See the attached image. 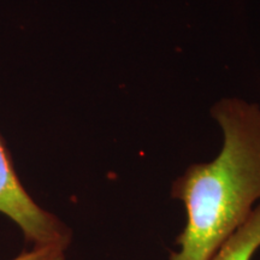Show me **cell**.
Wrapping results in <instances>:
<instances>
[{
  "label": "cell",
  "instance_id": "obj_4",
  "mask_svg": "<svg viewBox=\"0 0 260 260\" xmlns=\"http://www.w3.org/2000/svg\"><path fill=\"white\" fill-rule=\"evenodd\" d=\"M67 252L59 246L30 247L10 260H67Z\"/></svg>",
  "mask_w": 260,
  "mask_h": 260
},
{
  "label": "cell",
  "instance_id": "obj_2",
  "mask_svg": "<svg viewBox=\"0 0 260 260\" xmlns=\"http://www.w3.org/2000/svg\"><path fill=\"white\" fill-rule=\"evenodd\" d=\"M0 213L19 228L30 247L59 246L69 249L73 232L56 214L42 209L28 193L0 135Z\"/></svg>",
  "mask_w": 260,
  "mask_h": 260
},
{
  "label": "cell",
  "instance_id": "obj_3",
  "mask_svg": "<svg viewBox=\"0 0 260 260\" xmlns=\"http://www.w3.org/2000/svg\"><path fill=\"white\" fill-rule=\"evenodd\" d=\"M260 248V203L210 260H252Z\"/></svg>",
  "mask_w": 260,
  "mask_h": 260
},
{
  "label": "cell",
  "instance_id": "obj_1",
  "mask_svg": "<svg viewBox=\"0 0 260 260\" xmlns=\"http://www.w3.org/2000/svg\"><path fill=\"white\" fill-rule=\"evenodd\" d=\"M212 116L222 129V149L172 183L186 224L169 260H210L260 203V106L228 98L213 106Z\"/></svg>",
  "mask_w": 260,
  "mask_h": 260
}]
</instances>
